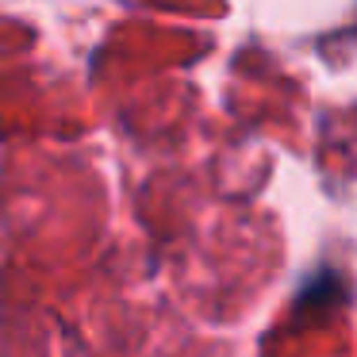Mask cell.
Returning a JSON list of instances; mask_svg holds the SVG:
<instances>
[{"label":"cell","instance_id":"cell-1","mask_svg":"<svg viewBox=\"0 0 357 357\" xmlns=\"http://www.w3.org/2000/svg\"><path fill=\"white\" fill-rule=\"evenodd\" d=\"M346 300V284H342V277L334 269H319L315 277L307 280V284L300 288V296H296V307H326V303H342Z\"/></svg>","mask_w":357,"mask_h":357}]
</instances>
